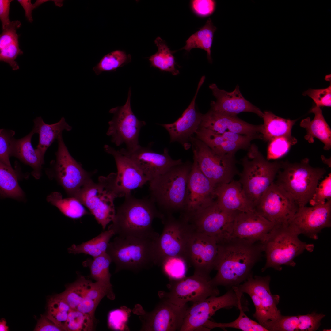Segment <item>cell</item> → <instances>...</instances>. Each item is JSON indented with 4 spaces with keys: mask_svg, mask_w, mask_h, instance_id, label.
<instances>
[{
    "mask_svg": "<svg viewBox=\"0 0 331 331\" xmlns=\"http://www.w3.org/2000/svg\"><path fill=\"white\" fill-rule=\"evenodd\" d=\"M214 269L215 276L211 279L213 284L227 288L238 287L252 274L254 266L264 252L261 242L251 243L236 238L219 242Z\"/></svg>",
    "mask_w": 331,
    "mask_h": 331,
    "instance_id": "cell-1",
    "label": "cell"
},
{
    "mask_svg": "<svg viewBox=\"0 0 331 331\" xmlns=\"http://www.w3.org/2000/svg\"><path fill=\"white\" fill-rule=\"evenodd\" d=\"M156 232L140 236L117 235L109 243L106 253L116 267L115 272H137L155 265Z\"/></svg>",
    "mask_w": 331,
    "mask_h": 331,
    "instance_id": "cell-2",
    "label": "cell"
},
{
    "mask_svg": "<svg viewBox=\"0 0 331 331\" xmlns=\"http://www.w3.org/2000/svg\"><path fill=\"white\" fill-rule=\"evenodd\" d=\"M125 197L108 228L115 235L120 236H140L155 232L152 226L154 219L162 220L165 215L158 210L153 200L150 198H135L131 194Z\"/></svg>",
    "mask_w": 331,
    "mask_h": 331,
    "instance_id": "cell-3",
    "label": "cell"
},
{
    "mask_svg": "<svg viewBox=\"0 0 331 331\" xmlns=\"http://www.w3.org/2000/svg\"><path fill=\"white\" fill-rule=\"evenodd\" d=\"M192 163L176 165L150 181V198L167 214L185 208L187 184Z\"/></svg>",
    "mask_w": 331,
    "mask_h": 331,
    "instance_id": "cell-4",
    "label": "cell"
},
{
    "mask_svg": "<svg viewBox=\"0 0 331 331\" xmlns=\"http://www.w3.org/2000/svg\"><path fill=\"white\" fill-rule=\"evenodd\" d=\"M307 158L299 162L281 161V167L274 182L291 194L299 207L306 206L312 197L319 181L326 173L324 168L314 167Z\"/></svg>",
    "mask_w": 331,
    "mask_h": 331,
    "instance_id": "cell-5",
    "label": "cell"
},
{
    "mask_svg": "<svg viewBox=\"0 0 331 331\" xmlns=\"http://www.w3.org/2000/svg\"><path fill=\"white\" fill-rule=\"evenodd\" d=\"M242 170L238 181L247 198L254 208L281 167V161L266 159L254 144H251L241 160Z\"/></svg>",
    "mask_w": 331,
    "mask_h": 331,
    "instance_id": "cell-6",
    "label": "cell"
},
{
    "mask_svg": "<svg viewBox=\"0 0 331 331\" xmlns=\"http://www.w3.org/2000/svg\"><path fill=\"white\" fill-rule=\"evenodd\" d=\"M263 244L266 262L262 272L270 268L280 271L283 265L294 267L296 257L305 250L312 251L314 247L300 240L288 225H276Z\"/></svg>",
    "mask_w": 331,
    "mask_h": 331,
    "instance_id": "cell-7",
    "label": "cell"
},
{
    "mask_svg": "<svg viewBox=\"0 0 331 331\" xmlns=\"http://www.w3.org/2000/svg\"><path fill=\"white\" fill-rule=\"evenodd\" d=\"M116 178V173L100 177L97 183L92 181L76 198L88 209L103 230L115 218V199L122 197L117 187Z\"/></svg>",
    "mask_w": 331,
    "mask_h": 331,
    "instance_id": "cell-8",
    "label": "cell"
},
{
    "mask_svg": "<svg viewBox=\"0 0 331 331\" xmlns=\"http://www.w3.org/2000/svg\"><path fill=\"white\" fill-rule=\"evenodd\" d=\"M58 149L55 160L51 163L48 173L55 178L69 196H78L93 180L91 173L71 155L60 135L57 139Z\"/></svg>",
    "mask_w": 331,
    "mask_h": 331,
    "instance_id": "cell-9",
    "label": "cell"
},
{
    "mask_svg": "<svg viewBox=\"0 0 331 331\" xmlns=\"http://www.w3.org/2000/svg\"><path fill=\"white\" fill-rule=\"evenodd\" d=\"M190 141L200 170L216 187L230 182L239 174L234 155L216 153L196 137L192 136Z\"/></svg>",
    "mask_w": 331,
    "mask_h": 331,
    "instance_id": "cell-10",
    "label": "cell"
},
{
    "mask_svg": "<svg viewBox=\"0 0 331 331\" xmlns=\"http://www.w3.org/2000/svg\"><path fill=\"white\" fill-rule=\"evenodd\" d=\"M162 221V231L155 243V265L159 266L163 259L170 256L181 257L187 261L188 243L194 231L192 225L183 217L177 219L171 214L165 215Z\"/></svg>",
    "mask_w": 331,
    "mask_h": 331,
    "instance_id": "cell-11",
    "label": "cell"
},
{
    "mask_svg": "<svg viewBox=\"0 0 331 331\" xmlns=\"http://www.w3.org/2000/svg\"><path fill=\"white\" fill-rule=\"evenodd\" d=\"M237 287H233L223 295L211 296L194 302L188 308L180 331L205 330L204 324L218 310L233 307L238 308L241 305L247 306V302Z\"/></svg>",
    "mask_w": 331,
    "mask_h": 331,
    "instance_id": "cell-12",
    "label": "cell"
},
{
    "mask_svg": "<svg viewBox=\"0 0 331 331\" xmlns=\"http://www.w3.org/2000/svg\"><path fill=\"white\" fill-rule=\"evenodd\" d=\"M131 95L130 88L125 104L109 110V112L113 116L108 122L107 132L112 143L117 146L124 144L126 146L125 149L129 151L140 146L139 141L140 130L146 124L145 121L139 120L133 113L131 107Z\"/></svg>",
    "mask_w": 331,
    "mask_h": 331,
    "instance_id": "cell-13",
    "label": "cell"
},
{
    "mask_svg": "<svg viewBox=\"0 0 331 331\" xmlns=\"http://www.w3.org/2000/svg\"><path fill=\"white\" fill-rule=\"evenodd\" d=\"M270 280L269 276H253L252 274L237 287L240 292L250 296L255 309L253 316L263 326L268 322L276 320L281 315L277 307L280 297L272 294L269 287Z\"/></svg>",
    "mask_w": 331,
    "mask_h": 331,
    "instance_id": "cell-14",
    "label": "cell"
},
{
    "mask_svg": "<svg viewBox=\"0 0 331 331\" xmlns=\"http://www.w3.org/2000/svg\"><path fill=\"white\" fill-rule=\"evenodd\" d=\"M299 208L294 197L274 181L263 194L255 210L276 225H288Z\"/></svg>",
    "mask_w": 331,
    "mask_h": 331,
    "instance_id": "cell-15",
    "label": "cell"
},
{
    "mask_svg": "<svg viewBox=\"0 0 331 331\" xmlns=\"http://www.w3.org/2000/svg\"><path fill=\"white\" fill-rule=\"evenodd\" d=\"M211 279L194 273L191 276L169 280L167 285L169 291H160L158 295L161 299L180 306L186 305L189 301L194 302L211 296H217L219 291Z\"/></svg>",
    "mask_w": 331,
    "mask_h": 331,
    "instance_id": "cell-16",
    "label": "cell"
},
{
    "mask_svg": "<svg viewBox=\"0 0 331 331\" xmlns=\"http://www.w3.org/2000/svg\"><path fill=\"white\" fill-rule=\"evenodd\" d=\"M162 301L151 311L148 312L139 304L132 311L138 315L142 323L140 331H180L188 307Z\"/></svg>",
    "mask_w": 331,
    "mask_h": 331,
    "instance_id": "cell-17",
    "label": "cell"
},
{
    "mask_svg": "<svg viewBox=\"0 0 331 331\" xmlns=\"http://www.w3.org/2000/svg\"><path fill=\"white\" fill-rule=\"evenodd\" d=\"M238 212L222 209L215 200L194 213L187 220L195 231L214 237L219 242L228 238L235 217Z\"/></svg>",
    "mask_w": 331,
    "mask_h": 331,
    "instance_id": "cell-18",
    "label": "cell"
},
{
    "mask_svg": "<svg viewBox=\"0 0 331 331\" xmlns=\"http://www.w3.org/2000/svg\"><path fill=\"white\" fill-rule=\"evenodd\" d=\"M218 251V243L213 237L195 231L188 241L187 249L188 263L194 273L208 280L214 269Z\"/></svg>",
    "mask_w": 331,
    "mask_h": 331,
    "instance_id": "cell-19",
    "label": "cell"
},
{
    "mask_svg": "<svg viewBox=\"0 0 331 331\" xmlns=\"http://www.w3.org/2000/svg\"><path fill=\"white\" fill-rule=\"evenodd\" d=\"M216 188L201 172L193 157L188 180L183 216L188 218L213 202Z\"/></svg>",
    "mask_w": 331,
    "mask_h": 331,
    "instance_id": "cell-20",
    "label": "cell"
},
{
    "mask_svg": "<svg viewBox=\"0 0 331 331\" xmlns=\"http://www.w3.org/2000/svg\"><path fill=\"white\" fill-rule=\"evenodd\" d=\"M288 225L298 235L318 239L322 230L331 226V199L323 204L299 208Z\"/></svg>",
    "mask_w": 331,
    "mask_h": 331,
    "instance_id": "cell-21",
    "label": "cell"
},
{
    "mask_svg": "<svg viewBox=\"0 0 331 331\" xmlns=\"http://www.w3.org/2000/svg\"><path fill=\"white\" fill-rule=\"evenodd\" d=\"M276 226L255 210L238 212L235 216L231 233L227 239L236 238L252 243H264Z\"/></svg>",
    "mask_w": 331,
    "mask_h": 331,
    "instance_id": "cell-22",
    "label": "cell"
},
{
    "mask_svg": "<svg viewBox=\"0 0 331 331\" xmlns=\"http://www.w3.org/2000/svg\"><path fill=\"white\" fill-rule=\"evenodd\" d=\"M119 150L134 162L149 181L164 174L173 166L183 163L181 159H173L167 148L164 149L162 154L153 151L149 147L140 146L133 150H128L125 148Z\"/></svg>",
    "mask_w": 331,
    "mask_h": 331,
    "instance_id": "cell-23",
    "label": "cell"
},
{
    "mask_svg": "<svg viewBox=\"0 0 331 331\" xmlns=\"http://www.w3.org/2000/svg\"><path fill=\"white\" fill-rule=\"evenodd\" d=\"M105 151L114 158L116 166V184L122 197L131 194L132 190L143 186L149 181L138 166L119 150L105 145Z\"/></svg>",
    "mask_w": 331,
    "mask_h": 331,
    "instance_id": "cell-24",
    "label": "cell"
},
{
    "mask_svg": "<svg viewBox=\"0 0 331 331\" xmlns=\"http://www.w3.org/2000/svg\"><path fill=\"white\" fill-rule=\"evenodd\" d=\"M205 78L204 76L201 78L194 97L181 116L173 123L161 124L169 133L170 142H178L186 148L190 147L188 142L199 128L202 120L203 114L196 110L195 100Z\"/></svg>",
    "mask_w": 331,
    "mask_h": 331,
    "instance_id": "cell-25",
    "label": "cell"
},
{
    "mask_svg": "<svg viewBox=\"0 0 331 331\" xmlns=\"http://www.w3.org/2000/svg\"><path fill=\"white\" fill-rule=\"evenodd\" d=\"M262 124L254 125L238 118L211 109L203 114L199 128L210 130L218 134L230 132L245 135H260Z\"/></svg>",
    "mask_w": 331,
    "mask_h": 331,
    "instance_id": "cell-26",
    "label": "cell"
},
{
    "mask_svg": "<svg viewBox=\"0 0 331 331\" xmlns=\"http://www.w3.org/2000/svg\"><path fill=\"white\" fill-rule=\"evenodd\" d=\"M209 88L216 99V101L211 102L212 110L232 116H237L242 112H252L262 118L263 112L244 98L238 85L231 92L219 89L215 83L210 85Z\"/></svg>",
    "mask_w": 331,
    "mask_h": 331,
    "instance_id": "cell-27",
    "label": "cell"
},
{
    "mask_svg": "<svg viewBox=\"0 0 331 331\" xmlns=\"http://www.w3.org/2000/svg\"><path fill=\"white\" fill-rule=\"evenodd\" d=\"M215 195L218 205L223 209L244 212L255 210L239 181L233 179L229 183L217 186Z\"/></svg>",
    "mask_w": 331,
    "mask_h": 331,
    "instance_id": "cell-28",
    "label": "cell"
},
{
    "mask_svg": "<svg viewBox=\"0 0 331 331\" xmlns=\"http://www.w3.org/2000/svg\"><path fill=\"white\" fill-rule=\"evenodd\" d=\"M325 315L313 312L297 316H283L276 320L269 321L263 326L268 331H314L321 325Z\"/></svg>",
    "mask_w": 331,
    "mask_h": 331,
    "instance_id": "cell-29",
    "label": "cell"
},
{
    "mask_svg": "<svg viewBox=\"0 0 331 331\" xmlns=\"http://www.w3.org/2000/svg\"><path fill=\"white\" fill-rule=\"evenodd\" d=\"M36 133L32 128L25 136L18 139H11L10 151V157H14L32 169V175L36 179L41 174L42 165L44 164L31 143L32 138Z\"/></svg>",
    "mask_w": 331,
    "mask_h": 331,
    "instance_id": "cell-30",
    "label": "cell"
},
{
    "mask_svg": "<svg viewBox=\"0 0 331 331\" xmlns=\"http://www.w3.org/2000/svg\"><path fill=\"white\" fill-rule=\"evenodd\" d=\"M33 121L32 128L36 133L39 134V143L35 150L44 162V156L48 148L64 131H70L72 127L66 122L63 117L59 122L52 124L45 123L40 116L36 117Z\"/></svg>",
    "mask_w": 331,
    "mask_h": 331,
    "instance_id": "cell-31",
    "label": "cell"
},
{
    "mask_svg": "<svg viewBox=\"0 0 331 331\" xmlns=\"http://www.w3.org/2000/svg\"><path fill=\"white\" fill-rule=\"evenodd\" d=\"M262 118L264 124H262L260 133L261 139L269 142L275 138L283 137L297 143V140L291 134L292 127L297 120L283 118L268 111L263 112Z\"/></svg>",
    "mask_w": 331,
    "mask_h": 331,
    "instance_id": "cell-32",
    "label": "cell"
},
{
    "mask_svg": "<svg viewBox=\"0 0 331 331\" xmlns=\"http://www.w3.org/2000/svg\"><path fill=\"white\" fill-rule=\"evenodd\" d=\"M19 21H11L3 29L0 36V61L8 63L13 70L19 69L15 61L17 57L23 53L19 47L17 29L21 26Z\"/></svg>",
    "mask_w": 331,
    "mask_h": 331,
    "instance_id": "cell-33",
    "label": "cell"
},
{
    "mask_svg": "<svg viewBox=\"0 0 331 331\" xmlns=\"http://www.w3.org/2000/svg\"><path fill=\"white\" fill-rule=\"evenodd\" d=\"M314 114V119L310 120L309 117L302 120L300 123L301 127L305 128L307 131L305 139L310 143L314 142V139H318L324 145V149L329 150L331 148V130L325 120L320 107L314 106L310 110Z\"/></svg>",
    "mask_w": 331,
    "mask_h": 331,
    "instance_id": "cell-34",
    "label": "cell"
},
{
    "mask_svg": "<svg viewBox=\"0 0 331 331\" xmlns=\"http://www.w3.org/2000/svg\"><path fill=\"white\" fill-rule=\"evenodd\" d=\"M195 134L197 138L203 142L213 151L219 154L234 155L238 150L248 149L249 147L231 142L221 134L216 133L207 129L199 128Z\"/></svg>",
    "mask_w": 331,
    "mask_h": 331,
    "instance_id": "cell-35",
    "label": "cell"
},
{
    "mask_svg": "<svg viewBox=\"0 0 331 331\" xmlns=\"http://www.w3.org/2000/svg\"><path fill=\"white\" fill-rule=\"evenodd\" d=\"M115 235L114 231L108 228L92 239L79 245L73 244L68 249V252L74 254H84L95 257L106 253L111 238Z\"/></svg>",
    "mask_w": 331,
    "mask_h": 331,
    "instance_id": "cell-36",
    "label": "cell"
},
{
    "mask_svg": "<svg viewBox=\"0 0 331 331\" xmlns=\"http://www.w3.org/2000/svg\"><path fill=\"white\" fill-rule=\"evenodd\" d=\"M216 29L211 19L209 18L203 27L190 36L186 41L185 45L181 50L184 49L189 52L193 48L202 49L206 52L208 61L212 63L211 48Z\"/></svg>",
    "mask_w": 331,
    "mask_h": 331,
    "instance_id": "cell-37",
    "label": "cell"
},
{
    "mask_svg": "<svg viewBox=\"0 0 331 331\" xmlns=\"http://www.w3.org/2000/svg\"><path fill=\"white\" fill-rule=\"evenodd\" d=\"M47 201L56 207L65 216L73 219H80L89 213L77 198H63L60 193L54 192L47 197Z\"/></svg>",
    "mask_w": 331,
    "mask_h": 331,
    "instance_id": "cell-38",
    "label": "cell"
},
{
    "mask_svg": "<svg viewBox=\"0 0 331 331\" xmlns=\"http://www.w3.org/2000/svg\"><path fill=\"white\" fill-rule=\"evenodd\" d=\"M158 47L157 51L149 58L151 65L160 70L170 73L176 75L179 73L176 68L177 64L173 55L174 51H171L165 41L158 37L154 41Z\"/></svg>",
    "mask_w": 331,
    "mask_h": 331,
    "instance_id": "cell-39",
    "label": "cell"
},
{
    "mask_svg": "<svg viewBox=\"0 0 331 331\" xmlns=\"http://www.w3.org/2000/svg\"><path fill=\"white\" fill-rule=\"evenodd\" d=\"M0 192L3 197L23 198L24 192L17 181V169L0 162Z\"/></svg>",
    "mask_w": 331,
    "mask_h": 331,
    "instance_id": "cell-40",
    "label": "cell"
},
{
    "mask_svg": "<svg viewBox=\"0 0 331 331\" xmlns=\"http://www.w3.org/2000/svg\"><path fill=\"white\" fill-rule=\"evenodd\" d=\"M112 260L106 253L99 256L88 259L84 262V265L89 267L90 276L103 286L112 291L110 283L111 274L109 271Z\"/></svg>",
    "mask_w": 331,
    "mask_h": 331,
    "instance_id": "cell-41",
    "label": "cell"
},
{
    "mask_svg": "<svg viewBox=\"0 0 331 331\" xmlns=\"http://www.w3.org/2000/svg\"><path fill=\"white\" fill-rule=\"evenodd\" d=\"M248 307L241 305L238 307L240 311L239 316L235 320L227 323H217L208 320L203 327L207 330L215 328L225 329L227 328L238 329L244 331H268L259 323L249 318L244 312L248 310Z\"/></svg>",
    "mask_w": 331,
    "mask_h": 331,
    "instance_id": "cell-42",
    "label": "cell"
},
{
    "mask_svg": "<svg viewBox=\"0 0 331 331\" xmlns=\"http://www.w3.org/2000/svg\"><path fill=\"white\" fill-rule=\"evenodd\" d=\"M93 282L80 276L74 283L68 286L65 290L59 294L70 306L76 310L86 296Z\"/></svg>",
    "mask_w": 331,
    "mask_h": 331,
    "instance_id": "cell-43",
    "label": "cell"
},
{
    "mask_svg": "<svg viewBox=\"0 0 331 331\" xmlns=\"http://www.w3.org/2000/svg\"><path fill=\"white\" fill-rule=\"evenodd\" d=\"M47 317L64 331L63 327L71 308L59 294L49 299Z\"/></svg>",
    "mask_w": 331,
    "mask_h": 331,
    "instance_id": "cell-44",
    "label": "cell"
},
{
    "mask_svg": "<svg viewBox=\"0 0 331 331\" xmlns=\"http://www.w3.org/2000/svg\"><path fill=\"white\" fill-rule=\"evenodd\" d=\"M131 60L130 55L124 51L116 50L104 56L93 70L97 75L104 71H114L130 62Z\"/></svg>",
    "mask_w": 331,
    "mask_h": 331,
    "instance_id": "cell-45",
    "label": "cell"
},
{
    "mask_svg": "<svg viewBox=\"0 0 331 331\" xmlns=\"http://www.w3.org/2000/svg\"><path fill=\"white\" fill-rule=\"evenodd\" d=\"M95 318L78 310L71 309L64 325V331H88L93 328Z\"/></svg>",
    "mask_w": 331,
    "mask_h": 331,
    "instance_id": "cell-46",
    "label": "cell"
},
{
    "mask_svg": "<svg viewBox=\"0 0 331 331\" xmlns=\"http://www.w3.org/2000/svg\"><path fill=\"white\" fill-rule=\"evenodd\" d=\"M187 262L179 256H170L161 262L160 266L163 273L169 280L179 279L185 276Z\"/></svg>",
    "mask_w": 331,
    "mask_h": 331,
    "instance_id": "cell-47",
    "label": "cell"
},
{
    "mask_svg": "<svg viewBox=\"0 0 331 331\" xmlns=\"http://www.w3.org/2000/svg\"><path fill=\"white\" fill-rule=\"evenodd\" d=\"M131 311V310L125 306L110 311L108 317L109 327L115 330H128L127 323Z\"/></svg>",
    "mask_w": 331,
    "mask_h": 331,
    "instance_id": "cell-48",
    "label": "cell"
},
{
    "mask_svg": "<svg viewBox=\"0 0 331 331\" xmlns=\"http://www.w3.org/2000/svg\"><path fill=\"white\" fill-rule=\"evenodd\" d=\"M267 159H276L285 154L291 145L296 144L285 137L275 138L269 142Z\"/></svg>",
    "mask_w": 331,
    "mask_h": 331,
    "instance_id": "cell-49",
    "label": "cell"
},
{
    "mask_svg": "<svg viewBox=\"0 0 331 331\" xmlns=\"http://www.w3.org/2000/svg\"><path fill=\"white\" fill-rule=\"evenodd\" d=\"M331 199V173H330L317 187L309 201L312 206L324 204Z\"/></svg>",
    "mask_w": 331,
    "mask_h": 331,
    "instance_id": "cell-50",
    "label": "cell"
},
{
    "mask_svg": "<svg viewBox=\"0 0 331 331\" xmlns=\"http://www.w3.org/2000/svg\"><path fill=\"white\" fill-rule=\"evenodd\" d=\"M15 135L12 130H0V162L10 166H12L9 159L11 141Z\"/></svg>",
    "mask_w": 331,
    "mask_h": 331,
    "instance_id": "cell-51",
    "label": "cell"
},
{
    "mask_svg": "<svg viewBox=\"0 0 331 331\" xmlns=\"http://www.w3.org/2000/svg\"><path fill=\"white\" fill-rule=\"evenodd\" d=\"M303 95H308L314 101L316 105L330 107L331 106V85L323 89H310L304 92Z\"/></svg>",
    "mask_w": 331,
    "mask_h": 331,
    "instance_id": "cell-52",
    "label": "cell"
},
{
    "mask_svg": "<svg viewBox=\"0 0 331 331\" xmlns=\"http://www.w3.org/2000/svg\"><path fill=\"white\" fill-rule=\"evenodd\" d=\"M190 4L192 10L196 15L205 17L213 13L216 2L213 0H193L191 1Z\"/></svg>",
    "mask_w": 331,
    "mask_h": 331,
    "instance_id": "cell-53",
    "label": "cell"
},
{
    "mask_svg": "<svg viewBox=\"0 0 331 331\" xmlns=\"http://www.w3.org/2000/svg\"><path fill=\"white\" fill-rule=\"evenodd\" d=\"M13 0H0V19L2 24V30L10 24L9 14L10 4Z\"/></svg>",
    "mask_w": 331,
    "mask_h": 331,
    "instance_id": "cell-54",
    "label": "cell"
},
{
    "mask_svg": "<svg viewBox=\"0 0 331 331\" xmlns=\"http://www.w3.org/2000/svg\"><path fill=\"white\" fill-rule=\"evenodd\" d=\"M34 331H59L63 330L51 321L46 316H43L38 320Z\"/></svg>",
    "mask_w": 331,
    "mask_h": 331,
    "instance_id": "cell-55",
    "label": "cell"
},
{
    "mask_svg": "<svg viewBox=\"0 0 331 331\" xmlns=\"http://www.w3.org/2000/svg\"><path fill=\"white\" fill-rule=\"evenodd\" d=\"M17 1L24 9L25 17L28 21L30 22H32L33 19L32 13V10L37 7L36 4H32L31 3V1L29 0H18Z\"/></svg>",
    "mask_w": 331,
    "mask_h": 331,
    "instance_id": "cell-56",
    "label": "cell"
},
{
    "mask_svg": "<svg viewBox=\"0 0 331 331\" xmlns=\"http://www.w3.org/2000/svg\"><path fill=\"white\" fill-rule=\"evenodd\" d=\"M6 320L3 318L2 319L0 322V331H8V327L6 325Z\"/></svg>",
    "mask_w": 331,
    "mask_h": 331,
    "instance_id": "cell-57",
    "label": "cell"
},
{
    "mask_svg": "<svg viewBox=\"0 0 331 331\" xmlns=\"http://www.w3.org/2000/svg\"><path fill=\"white\" fill-rule=\"evenodd\" d=\"M321 158L322 162L325 164H327L329 167L331 166V158L327 159L323 156H321Z\"/></svg>",
    "mask_w": 331,
    "mask_h": 331,
    "instance_id": "cell-58",
    "label": "cell"
}]
</instances>
